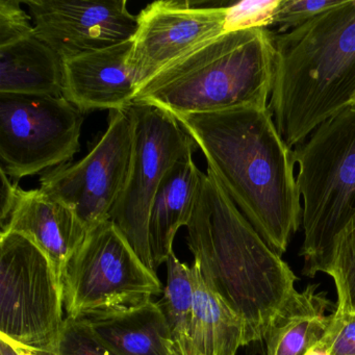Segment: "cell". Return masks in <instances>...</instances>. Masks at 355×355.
<instances>
[{"mask_svg": "<svg viewBox=\"0 0 355 355\" xmlns=\"http://www.w3.org/2000/svg\"><path fill=\"white\" fill-rule=\"evenodd\" d=\"M61 280L64 309L72 319L140 304L164 290L157 272L143 263L112 221L89 230Z\"/></svg>", "mask_w": 355, "mask_h": 355, "instance_id": "6", "label": "cell"}, {"mask_svg": "<svg viewBox=\"0 0 355 355\" xmlns=\"http://www.w3.org/2000/svg\"><path fill=\"white\" fill-rule=\"evenodd\" d=\"M346 0H280L273 17V24L279 26L278 34H284L303 26L313 18L334 8Z\"/></svg>", "mask_w": 355, "mask_h": 355, "instance_id": "23", "label": "cell"}, {"mask_svg": "<svg viewBox=\"0 0 355 355\" xmlns=\"http://www.w3.org/2000/svg\"><path fill=\"white\" fill-rule=\"evenodd\" d=\"M85 320L116 355H172L169 326L153 299Z\"/></svg>", "mask_w": 355, "mask_h": 355, "instance_id": "16", "label": "cell"}, {"mask_svg": "<svg viewBox=\"0 0 355 355\" xmlns=\"http://www.w3.org/2000/svg\"><path fill=\"white\" fill-rule=\"evenodd\" d=\"M31 16L17 0H0V46L35 34Z\"/></svg>", "mask_w": 355, "mask_h": 355, "instance_id": "26", "label": "cell"}, {"mask_svg": "<svg viewBox=\"0 0 355 355\" xmlns=\"http://www.w3.org/2000/svg\"><path fill=\"white\" fill-rule=\"evenodd\" d=\"M232 202L282 257L302 221L294 150L269 107L176 116Z\"/></svg>", "mask_w": 355, "mask_h": 355, "instance_id": "1", "label": "cell"}, {"mask_svg": "<svg viewBox=\"0 0 355 355\" xmlns=\"http://www.w3.org/2000/svg\"><path fill=\"white\" fill-rule=\"evenodd\" d=\"M21 188L17 182H12L11 178L1 170V189H0V221L1 226L5 225L9 220Z\"/></svg>", "mask_w": 355, "mask_h": 355, "instance_id": "27", "label": "cell"}, {"mask_svg": "<svg viewBox=\"0 0 355 355\" xmlns=\"http://www.w3.org/2000/svg\"><path fill=\"white\" fill-rule=\"evenodd\" d=\"M167 284L164 286L159 306L171 336L172 355H192L191 336L194 321L195 286L192 267L174 253L168 259Z\"/></svg>", "mask_w": 355, "mask_h": 355, "instance_id": "20", "label": "cell"}, {"mask_svg": "<svg viewBox=\"0 0 355 355\" xmlns=\"http://www.w3.org/2000/svg\"><path fill=\"white\" fill-rule=\"evenodd\" d=\"M280 0H246L226 6V32L273 26Z\"/></svg>", "mask_w": 355, "mask_h": 355, "instance_id": "24", "label": "cell"}, {"mask_svg": "<svg viewBox=\"0 0 355 355\" xmlns=\"http://www.w3.org/2000/svg\"><path fill=\"white\" fill-rule=\"evenodd\" d=\"M194 321L191 336L192 355H236L247 346L242 318L203 279L193 263Z\"/></svg>", "mask_w": 355, "mask_h": 355, "instance_id": "18", "label": "cell"}, {"mask_svg": "<svg viewBox=\"0 0 355 355\" xmlns=\"http://www.w3.org/2000/svg\"><path fill=\"white\" fill-rule=\"evenodd\" d=\"M305 355H330L325 349L320 347L319 345H315V347L311 349L309 352Z\"/></svg>", "mask_w": 355, "mask_h": 355, "instance_id": "29", "label": "cell"}, {"mask_svg": "<svg viewBox=\"0 0 355 355\" xmlns=\"http://www.w3.org/2000/svg\"><path fill=\"white\" fill-rule=\"evenodd\" d=\"M0 355H43L39 351L0 334Z\"/></svg>", "mask_w": 355, "mask_h": 355, "instance_id": "28", "label": "cell"}, {"mask_svg": "<svg viewBox=\"0 0 355 355\" xmlns=\"http://www.w3.org/2000/svg\"><path fill=\"white\" fill-rule=\"evenodd\" d=\"M351 107H355V96L354 98H353L352 103H351Z\"/></svg>", "mask_w": 355, "mask_h": 355, "instance_id": "30", "label": "cell"}, {"mask_svg": "<svg viewBox=\"0 0 355 355\" xmlns=\"http://www.w3.org/2000/svg\"><path fill=\"white\" fill-rule=\"evenodd\" d=\"M269 109L292 148L355 96V0H346L299 28L274 35Z\"/></svg>", "mask_w": 355, "mask_h": 355, "instance_id": "3", "label": "cell"}, {"mask_svg": "<svg viewBox=\"0 0 355 355\" xmlns=\"http://www.w3.org/2000/svg\"><path fill=\"white\" fill-rule=\"evenodd\" d=\"M331 302L325 293L309 284L282 307L272 322L265 340L267 355H305L319 344L329 321L325 313Z\"/></svg>", "mask_w": 355, "mask_h": 355, "instance_id": "19", "label": "cell"}, {"mask_svg": "<svg viewBox=\"0 0 355 355\" xmlns=\"http://www.w3.org/2000/svg\"><path fill=\"white\" fill-rule=\"evenodd\" d=\"M0 94L63 96V60L35 34L0 46Z\"/></svg>", "mask_w": 355, "mask_h": 355, "instance_id": "17", "label": "cell"}, {"mask_svg": "<svg viewBox=\"0 0 355 355\" xmlns=\"http://www.w3.org/2000/svg\"><path fill=\"white\" fill-rule=\"evenodd\" d=\"M303 199V273L323 272L334 236L355 214V107L315 128L296 147Z\"/></svg>", "mask_w": 355, "mask_h": 355, "instance_id": "5", "label": "cell"}, {"mask_svg": "<svg viewBox=\"0 0 355 355\" xmlns=\"http://www.w3.org/2000/svg\"><path fill=\"white\" fill-rule=\"evenodd\" d=\"M63 286L51 257L28 236L0 234V332L49 355L65 319Z\"/></svg>", "mask_w": 355, "mask_h": 355, "instance_id": "7", "label": "cell"}, {"mask_svg": "<svg viewBox=\"0 0 355 355\" xmlns=\"http://www.w3.org/2000/svg\"><path fill=\"white\" fill-rule=\"evenodd\" d=\"M226 33V6L162 0L138 15L130 66L140 88L205 43Z\"/></svg>", "mask_w": 355, "mask_h": 355, "instance_id": "11", "label": "cell"}, {"mask_svg": "<svg viewBox=\"0 0 355 355\" xmlns=\"http://www.w3.org/2000/svg\"><path fill=\"white\" fill-rule=\"evenodd\" d=\"M193 151L180 157L167 172L151 205L148 236L153 267L167 263L178 230L192 215L205 173L193 159Z\"/></svg>", "mask_w": 355, "mask_h": 355, "instance_id": "15", "label": "cell"}, {"mask_svg": "<svg viewBox=\"0 0 355 355\" xmlns=\"http://www.w3.org/2000/svg\"><path fill=\"white\" fill-rule=\"evenodd\" d=\"M318 345L330 355H355V313L336 309Z\"/></svg>", "mask_w": 355, "mask_h": 355, "instance_id": "25", "label": "cell"}, {"mask_svg": "<svg viewBox=\"0 0 355 355\" xmlns=\"http://www.w3.org/2000/svg\"><path fill=\"white\" fill-rule=\"evenodd\" d=\"M24 234L47 253L60 277L89 230L67 203L40 188L20 190L17 203L1 232Z\"/></svg>", "mask_w": 355, "mask_h": 355, "instance_id": "14", "label": "cell"}, {"mask_svg": "<svg viewBox=\"0 0 355 355\" xmlns=\"http://www.w3.org/2000/svg\"><path fill=\"white\" fill-rule=\"evenodd\" d=\"M134 123L130 111L110 112L103 136L80 161L44 172L40 189L72 207L89 230L110 221L132 163Z\"/></svg>", "mask_w": 355, "mask_h": 355, "instance_id": "10", "label": "cell"}, {"mask_svg": "<svg viewBox=\"0 0 355 355\" xmlns=\"http://www.w3.org/2000/svg\"><path fill=\"white\" fill-rule=\"evenodd\" d=\"M186 227L194 265L242 318L247 345L265 340L272 322L297 292L290 266L268 246L209 170Z\"/></svg>", "mask_w": 355, "mask_h": 355, "instance_id": "2", "label": "cell"}, {"mask_svg": "<svg viewBox=\"0 0 355 355\" xmlns=\"http://www.w3.org/2000/svg\"><path fill=\"white\" fill-rule=\"evenodd\" d=\"M323 273L334 279L338 293L336 309L355 313V214L334 236Z\"/></svg>", "mask_w": 355, "mask_h": 355, "instance_id": "21", "label": "cell"}, {"mask_svg": "<svg viewBox=\"0 0 355 355\" xmlns=\"http://www.w3.org/2000/svg\"><path fill=\"white\" fill-rule=\"evenodd\" d=\"M49 355H116L94 334L87 320L66 318Z\"/></svg>", "mask_w": 355, "mask_h": 355, "instance_id": "22", "label": "cell"}, {"mask_svg": "<svg viewBox=\"0 0 355 355\" xmlns=\"http://www.w3.org/2000/svg\"><path fill=\"white\" fill-rule=\"evenodd\" d=\"M84 121L63 96L0 94L1 170L17 182L67 164L80 151Z\"/></svg>", "mask_w": 355, "mask_h": 355, "instance_id": "9", "label": "cell"}, {"mask_svg": "<svg viewBox=\"0 0 355 355\" xmlns=\"http://www.w3.org/2000/svg\"><path fill=\"white\" fill-rule=\"evenodd\" d=\"M134 41L63 60V97L86 114L128 111L138 92L130 60Z\"/></svg>", "mask_w": 355, "mask_h": 355, "instance_id": "13", "label": "cell"}, {"mask_svg": "<svg viewBox=\"0 0 355 355\" xmlns=\"http://www.w3.org/2000/svg\"><path fill=\"white\" fill-rule=\"evenodd\" d=\"M128 111L134 123L132 163L110 221L121 230L143 263L155 271L148 236L151 205L167 172L196 144L164 110L135 103Z\"/></svg>", "mask_w": 355, "mask_h": 355, "instance_id": "8", "label": "cell"}, {"mask_svg": "<svg viewBox=\"0 0 355 355\" xmlns=\"http://www.w3.org/2000/svg\"><path fill=\"white\" fill-rule=\"evenodd\" d=\"M35 36L62 60L132 40L138 16L126 0H28Z\"/></svg>", "mask_w": 355, "mask_h": 355, "instance_id": "12", "label": "cell"}, {"mask_svg": "<svg viewBox=\"0 0 355 355\" xmlns=\"http://www.w3.org/2000/svg\"><path fill=\"white\" fill-rule=\"evenodd\" d=\"M275 45L268 28L224 33L139 88L135 103L176 116L266 109L274 80Z\"/></svg>", "mask_w": 355, "mask_h": 355, "instance_id": "4", "label": "cell"}]
</instances>
